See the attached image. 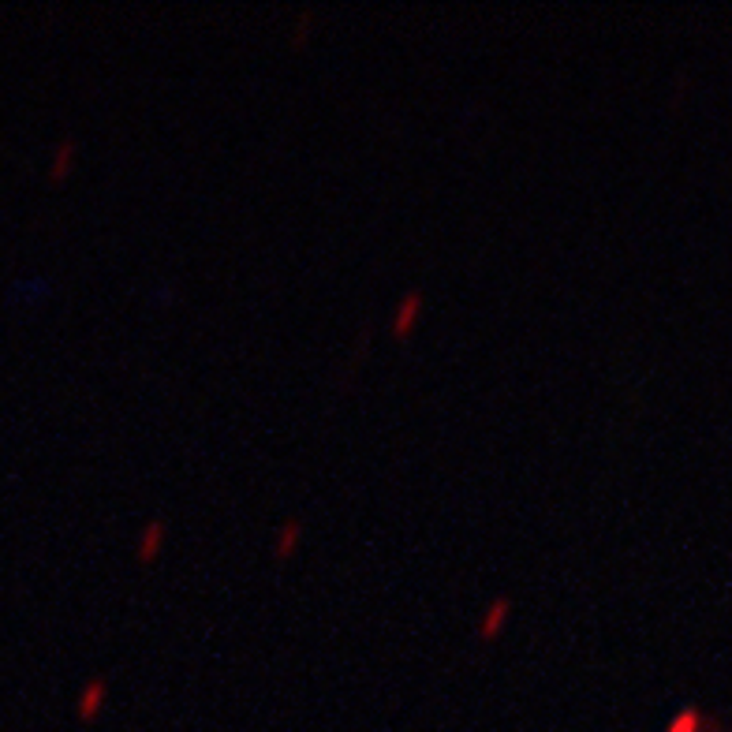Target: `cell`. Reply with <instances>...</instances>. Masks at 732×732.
Returning <instances> with one entry per match:
<instances>
[{
	"label": "cell",
	"instance_id": "obj_1",
	"mask_svg": "<svg viewBox=\"0 0 732 732\" xmlns=\"http://www.w3.org/2000/svg\"><path fill=\"white\" fill-rule=\"evenodd\" d=\"M419 310H423V296L419 292H408L403 303L396 307V318H392V337H408L419 321Z\"/></svg>",
	"mask_w": 732,
	"mask_h": 732
},
{
	"label": "cell",
	"instance_id": "obj_2",
	"mask_svg": "<svg viewBox=\"0 0 732 732\" xmlns=\"http://www.w3.org/2000/svg\"><path fill=\"white\" fill-rule=\"evenodd\" d=\"M508 613H512V601H508V598H497L490 609H486V617H482V624H478V639H497V635L505 632Z\"/></svg>",
	"mask_w": 732,
	"mask_h": 732
},
{
	"label": "cell",
	"instance_id": "obj_3",
	"mask_svg": "<svg viewBox=\"0 0 732 732\" xmlns=\"http://www.w3.org/2000/svg\"><path fill=\"white\" fill-rule=\"evenodd\" d=\"M165 535H169V523H161V519L146 523V527H142V535H139V560H153L157 549L165 546Z\"/></svg>",
	"mask_w": 732,
	"mask_h": 732
},
{
	"label": "cell",
	"instance_id": "obj_4",
	"mask_svg": "<svg viewBox=\"0 0 732 732\" xmlns=\"http://www.w3.org/2000/svg\"><path fill=\"white\" fill-rule=\"evenodd\" d=\"M105 695H109V684H105V680H90V684L83 687V695H78V717H83V721H94V714L101 710Z\"/></svg>",
	"mask_w": 732,
	"mask_h": 732
},
{
	"label": "cell",
	"instance_id": "obj_5",
	"mask_svg": "<svg viewBox=\"0 0 732 732\" xmlns=\"http://www.w3.org/2000/svg\"><path fill=\"white\" fill-rule=\"evenodd\" d=\"M299 535H303V527L292 519V523L280 531V539H277V557H288V553H296V546H299Z\"/></svg>",
	"mask_w": 732,
	"mask_h": 732
}]
</instances>
